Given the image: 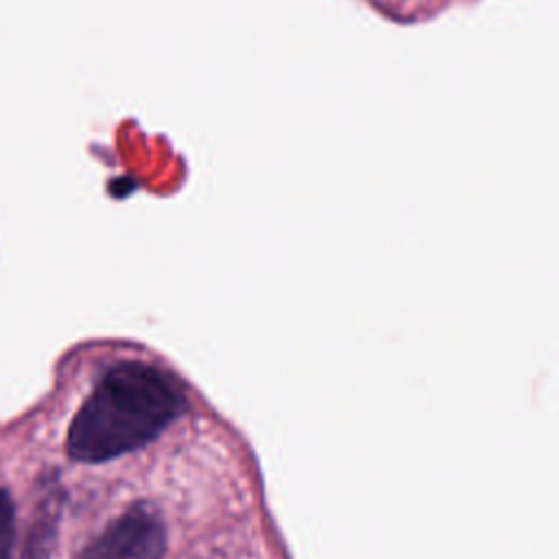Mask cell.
<instances>
[{"instance_id":"1","label":"cell","mask_w":559,"mask_h":559,"mask_svg":"<svg viewBox=\"0 0 559 559\" xmlns=\"http://www.w3.org/2000/svg\"><path fill=\"white\" fill-rule=\"evenodd\" d=\"M186 397L164 371L122 362L105 373L68 430V454L100 463L155 439L181 411Z\"/></svg>"},{"instance_id":"2","label":"cell","mask_w":559,"mask_h":559,"mask_svg":"<svg viewBox=\"0 0 559 559\" xmlns=\"http://www.w3.org/2000/svg\"><path fill=\"white\" fill-rule=\"evenodd\" d=\"M166 531L146 507H133L111 522L76 559H162Z\"/></svg>"},{"instance_id":"3","label":"cell","mask_w":559,"mask_h":559,"mask_svg":"<svg viewBox=\"0 0 559 559\" xmlns=\"http://www.w3.org/2000/svg\"><path fill=\"white\" fill-rule=\"evenodd\" d=\"M57 522H59V498H57V491H50L48 498L37 507V513L31 522L20 559H48L55 546Z\"/></svg>"},{"instance_id":"4","label":"cell","mask_w":559,"mask_h":559,"mask_svg":"<svg viewBox=\"0 0 559 559\" xmlns=\"http://www.w3.org/2000/svg\"><path fill=\"white\" fill-rule=\"evenodd\" d=\"M15 509L11 496L0 489V559L11 557V546H13V535H15Z\"/></svg>"}]
</instances>
